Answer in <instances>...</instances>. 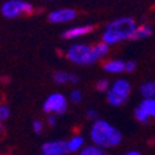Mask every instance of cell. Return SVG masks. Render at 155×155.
<instances>
[{"instance_id": "f1b7e54d", "label": "cell", "mask_w": 155, "mask_h": 155, "mask_svg": "<svg viewBox=\"0 0 155 155\" xmlns=\"http://www.w3.org/2000/svg\"><path fill=\"white\" fill-rule=\"evenodd\" d=\"M47 2H54V0H47Z\"/></svg>"}, {"instance_id": "7402d4cb", "label": "cell", "mask_w": 155, "mask_h": 155, "mask_svg": "<svg viewBox=\"0 0 155 155\" xmlns=\"http://www.w3.org/2000/svg\"><path fill=\"white\" fill-rule=\"evenodd\" d=\"M43 127H45L43 126V122L40 121V120H35L32 122V129H33V132L36 134H41L43 132Z\"/></svg>"}, {"instance_id": "ba28073f", "label": "cell", "mask_w": 155, "mask_h": 155, "mask_svg": "<svg viewBox=\"0 0 155 155\" xmlns=\"http://www.w3.org/2000/svg\"><path fill=\"white\" fill-rule=\"evenodd\" d=\"M92 31H94L92 25H78V26H73V27H69L68 30H65L62 36L65 40H78V38H80V37L90 35Z\"/></svg>"}, {"instance_id": "52a82bcc", "label": "cell", "mask_w": 155, "mask_h": 155, "mask_svg": "<svg viewBox=\"0 0 155 155\" xmlns=\"http://www.w3.org/2000/svg\"><path fill=\"white\" fill-rule=\"evenodd\" d=\"M68 153L65 140H49L42 145V155H65Z\"/></svg>"}, {"instance_id": "484cf974", "label": "cell", "mask_w": 155, "mask_h": 155, "mask_svg": "<svg viewBox=\"0 0 155 155\" xmlns=\"http://www.w3.org/2000/svg\"><path fill=\"white\" fill-rule=\"evenodd\" d=\"M69 83H70V84H74V85L79 83V78H78V75L70 74V75H69Z\"/></svg>"}, {"instance_id": "277c9868", "label": "cell", "mask_w": 155, "mask_h": 155, "mask_svg": "<svg viewBox=\"0 0 155 155\" xmlns=\"http://www.w3.org/2000/svg\"><path fill=\"white\" fill-rule=\"evenodd\" d=\"M35 10L33 5L24 0H8L2 5V14L6 18H17L22 15H30Z\"/></svg>"}, {"instance_id": "30bf717a", "label": "cell", "mask_w": 155, "mask_h": 155, "mask_svg": "<svg viewBox=\"0 0 155 155\" xmlns=\"http://www.w3.org/2000/svg\"><path fill=\"white\" fill-rule=\"evenodd\" d=\"M151 35H153V26L149 24H142L135 27V30L130 37V41L145 40V38H149Z\"/></svg>"}, {"instance_id": "5b68a950", "label": "cell", "mask_w": 155, "mask_h": 155, "mask_svg": "<svg viewBox=\"0 0 155 155\" xmlns=\"http://www.w3.org/2000/svg\"><path fill=\"white\" fill-rule=\"evenodd\" d=\"M43 111L48 114L62 116L68 111V100L61 92H53L43 102Z\"/></svg>"}, {"instance_id": "5bb4252c", "label": "cell", "mask_w": 155, "mask_h": 155, "mask_svg": "<svg viewBox=\"0 0 155 155\" xmlns=\"http://www.w3.org/2000/svg\"><path fill=\"white\" fill-rule=\"evenodd\" d=\"M139 107L148 114L149 118H155V97L143 99V101L139 104Z\"/></svg>"}, {"instance_id": "d4e9b609", "label": "cell", "mask_w": 155, "mask_h": 155, "mask_svg": "<svg viewBox=\"0 0 155 155\" xmlns=\"http://www.w3.org/2000/svg\"><path fill=\"white\" fill-rule=\"evenodd\" d=\"M47 123L51 126V127H54L57 124V116L54 114H49L47 117Z\"/></svg>"}, {"instance_id": "44dd1931", "label": "cell", "mask_w": 155, "mask_h": 155, "mask_svg": "<svg viewBox=\"0 0 155 155\" xmlns=\"http://www.w3.org/2000/svg\"><path fill=\"white\" fill-rule=\"evenodd\" d=\"M10 117V110L8 106L0 105V123L5 122L8 118Z\"/></svg>"}, {"instance_id": "cb8c5ba5", "label": "cell", "mask_w": 155, "mask_h": 155, "mask_svg": "<svg viewBox=\"0 0 155 155\" xmlns=\"http://www.w3.org/2000/svg\"><path fill=\"white\" fill-rule=\"evenodd\" d=\"M86 116H87V118L94 120V121L99 120V118H97V117H99V112L96 111V110H94V108H89V110L86 111Z\"/></svg>"}, {"instance_id": "7c38bea8", "label": "cell", "mask_w": 155, "mask_h": 155, "mask_svg": "<svg viewBox=\"0 0 155 155\" xmlns=\"http://www.w3.org/2000/svg\"><path fill=\"white\" fill-rule=\"evenodd\" d=\"M85 147V138L80 134H76L67 142L68 153H79Z\"/></svg>"}, {"instance_id": "603a6c76", "label": "cell", "mask_w": 155, "mask_h": 155, "mask_svg": "<svg viewBox=\"0 0 155 155\" xmlns=\"http://www.w3.org/2000/svg\"><path fill=\"white\" fill-rule=\"evenodd\" d=\"M135 68H137V62H134V61H127V62H124V71L133 73L135 70Z\"/></svg>"}, {"instance_id": "ac0fdd59", "label": "cell", "mask_w": 155, "mask_h": 155, "mask_svg": "<svg viewBox=\"0 0 155 155\" xmlns=\"http://www.w3.org/2000/svg\"><path fill=\"white\" fill-rule=\"evenodd\" d=\"M134 117H135V120H137L139 123H142V124H147L150 121V118L148 117V114L139 106L134 110Z\"/></svg>"}, {"instance_id": "8fae6325", "label": "cell", "mask_w": 155, "mask_h": 155, "mask_svg": "<svg viewBox=\"0 0 155 155\" xmlns=\"http://www.w3.org/2000/svg\"><path fill=\"white\" fill-rule=\"evenodd\" d=\"M104 70L108 74H121L124 71V62L122 59H110L105 62Z\"/></svg>"}, {"instance_id": "e0dca14e", "label": "cell", "mask_w": 155, "mask_h": 155, "mask_svg": "<svg viewBox=\"0 0 155 155\" xmlns=\"http://www.w3.org/2000/svg\"><path fill=\"white\" fill-rule=\"evenodd\" d=\"M69 75H70V73H67V71H64V70H59V71L54 73L53 80H54V83L58 84V85H64V84L69 83Z\"/></svg>"}, {"instance_id": "3957f363", "label": "cell", "mask_w": 155, "mask_h": 155, "mask_svg": "<svg viewBox=\"0 0 155 155\" xmlns=\"http://www.w3.org/2000/svg\"><path fill=\"white\" fill-rule=\"evenodd\" d=\"M67 59L76 65H92L99 62L94 46L86 43H73L65 51Z\"/></svg>"}, {"instance_id": "6da1fadb", "label": "cell", "mask_w": 155, "mask_h": 155, "mask_svg": "<svg viewBox=\"0 0 155 155\" xmlns=\"http://www.w3.org/2000/svg\"><path fill=\"white\" fill-rule=\"evenodd\" d=\"M137 22L129 16H122L110 21L101 36V40L107 46H114L130 40V37L137 27Z\"/></svg>"}, {"instance_id": "8992f818", "label": "cell", "mask_w": 155, "mask_h": 155, "mask_svg": "<svg viewBox=\"0 0 155 155\" xmlns=\"http://www.w3.org/2000/svg\"><path fill=\"white\" fill-rule=\"evenodd\" d=\"M78 12L71 8H61L49 12L48 20L52 24H68L75 20Z\"/></svg>"}, {"instance_id": "9a60e30c", "label": "cell", "mask_w": 155, "mask_h": 155, "mask_svg": "<svg viewBox=\"0 0 155 155\" xmlns=\"http://www.w3.org/2000/svg\"><path fill=\"white\" fill-rule=\"evenodd\" d=\"M79 155H106V151L104 148L92 144V145H85L79 151Z\"/></svg>"}, {"instance_id": "4fadbf2b", "label": "cell", "mask_w": 155, "mask_h": 155, "mask_svg": "<svg viewBox=\"0 0 155 155\" xmlns=\"http://www.w3.org/2000/svg\"><path fill=\"white\" fill-rule=\"evenodd\" d=\"M139 92L143 96V99H151L155 97V81H145L140 85Z\"/></svg>"}, {"instance_id": "83f0119b", "label": "cell", "mask_w": 155, "mask_h": 155, "mask_svg": "<svg viewBox=\"0 0 155 155\" xmlns=\"http://www.w3.org/2000/svg\"><path fill=\"white\" fill-rule=\"evenodd\" d=\"M4 133V126L2 124V123H0V135H2Z\"/></svg>"}, {"instance_id": "d6986e66", "label": "cell", "mask_w": 155, "mask_h": 155, "mask_svg": "<svg viewBox=\"0 0 155 155\" xmlns=\"http://www.w3.org/2000/svg\"><path fill=\"white\" fill-rule=\"evenodd\" d=\"M69 100L73 102V104H79L83 100V92L80 90H78V89H74L70 91L69 94Z\"/></svg>"}, {"instance_id": "ffe728a7", "label": "cell", "mask_w": 155, "mask_h": 155, "mask_svg": "<svg viewBox=\"0 0 155 155\" xmlns=\"http://www.w3.org/2000/svg\"><path fill=\"white\" fill-rule=\"evenodd\" d=\"M95 87H96V90L100 91V92H107L111 86H110V81H108V80H106V79H100V80L96 81Z\"/></svg>"}, {"instance_id": "4316f807", "label": "cell", "mask_w": 155, "mask_h": 155, "mask_svg": "<svg viewBox=\"0 0 155 155\" xmlns=\"http://www.w3.org/2000/svg\"><path fill=\"white\" fill-rule=\"evenodd\" d=\"M123 155H143L139 150H129V151H127V153H124Z\"/></svg>"}, {"instance_id": "7a4b0ae2", "label": "cell", "mask_w": 155, "mask_h": 155, "mask_svg": "<svg viewBox=\"0 0 155 155\" xmlns=\"http://www.w3.org/2000/svg\"><path fill=\"white\" fill-rule=\"evenodd\" d=\"M90 139L92 144L104 149L114 148L122 143V133L105 120L94 121L90 128Z\"/></svg>"}, {"instance_id": "2e32d148", "label": "cell", "mask_w": 155, "mask_h": 155, "mask_svg": "<svg viewBox=\"0 0 155 155\" xmlns=\"http://www.w3.org/2000/svg\"><path fill=\"white\" fill-rule=\"evenodd\" d=\"M106 96H107V102L111 106H113V107H120V106H122L127 101L126 99H123L122 96H120V95H117L116 92H113L112 90H108Z\"/></svg>"}, {"instance_id": "9c48e42d", "label": "cell", "mask_w": 155, "mask_h": 155, "mask_svg": "<svg viewBox=\"0 0 155 155\" xmlns=\"http://www.w3.org/2000/svg\"><path fill=\"white\" fill-rule=\"evenodd\" d=\"M110 90H112L113 92H116L117 95L122 96L123 99L127 100L128 96H129V94H130L132 87H130V84H129L128 80H126V79H117V80H116V81L111 85Z\"/></svg>"}]
</instances>
